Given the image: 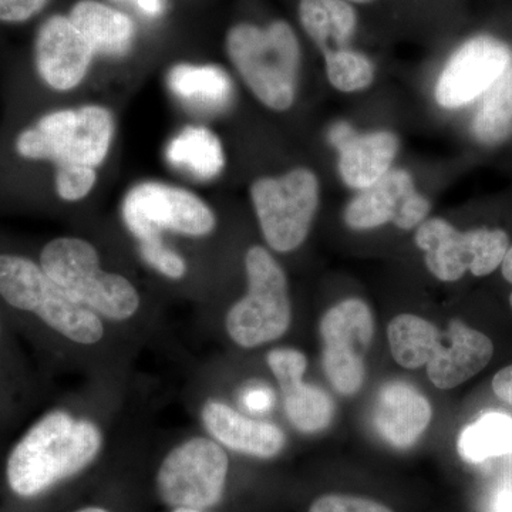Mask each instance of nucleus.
<instances>
[{"mask_svg": "<svg viewBox=\"0 0 512 512\" xmlns=\"http://www.w3.org/2000/svg\"><path fill=\"white\" fill-rule=\"evenodd\" d=\"M103 420L80 409L50 410L12 448L6 463L10 490L23 498L47 493L96 463L106 447Z\"/></svg>", "mask_w": 512, "mask_h": 512, "instance_id": "f257e3e1", "label": "nucleus"}, {"mask_svg": "<svg viewBox=\"0 0 512 512\" xmlns=\"http://www.w3.org/2000/svg\"><path fill=\"white\" fill-rule=\"evenodd\" d=\"M39 264L60 288L110 326L130 325L143 311V296L126 275L107 271L99 249L82 237L47 242Z\"/></svg>", "mask_w": 512, "mask_h": 512, "instance_id": "f03ea898", "label": "nucleus"}, {"mask_svg": "<svg viewBox=\"0 0 512 512\" xmlns=\"http://www.w3.org/2000/svg\"><path fill=\"white\" fill-rule=\"evenodd\" d=\"M0 296L12 308L35 315L77 348L96 349L109 338V323L74 301L39 262L26 256L0 255Z\"/></svg>", "mask_w": 512, "mask_h": 512, "instance_id": "7ed1b4c3", "label": "nucleus"}, {"mask_svg": "<svg viewBox=\"0 0 512 512\" xmlns=\"http://www.w3.org/2000/svg\"><path fill=\"white\" fill-rule=\"evenodd\" d=\"M114 117L101 104H83L50 111L20 131L15 148L20 157L49 161L55 173L97 170L109 157L114 140Z\"/></svg>", "mask_w": 512, "mask_h": 512, "instance_id": "20e7f679", "label": "nucleus"}, {"mask_svg": "<svg viewBox=\"0 0 512 512\" xmlns=\"http://www.w3.org/2000/svg\"><path fill=\"white\" fill-rule=\"evenodd\" d=\"M227 53L256 99L271 110L291 109L301 49L289 23L276 20L266 28L239 23L229 29Z\"/></svg>", "mask_w": 512, "mask_h": 512, "instance_id": "39448f33", "label": "nucleus"}, {"mask_svg": "<svg viewBox=\"0 0 512 512\" xmlns=\"http://www.w3.org/2000/svg\"><path fill=\"white\" fill-rule=\"evenodd\" d=\"M247 293L229 308L225 330L235 345L256 349L276 342L292 323L285 271L268 249L254 245L245 255Z\"/></svg>", "mask_w": 512, "mask_h": 512, "instance_id": "423d86ee", "label": "nucleus"}, {"mask_svg": "<svg viewBox=\"0 0 512 512\" xmlns=\"http://www.w3.org/2000/svg\"><path fill=\"white\" fill-rule=\"evenodd\" d=\"M227 450L207 434L187 437L165 454L156 474L161 503L207 511L221 503L227 487Z\"/></svg>", "mask_w": 512, "mask_h": 512, "instance_id": "0eeeda50", "label": "nucleus"}, {"mask_svg": "<svg viewBox=\"0 0 512 512\" xmlns=\"http://www.w3.org/2000/svg\"><path fill=\"white\" fill-rule=\"evenodd\" d=\"M121 218L136 242L165 234L200 239L217 228V215L200 195L161 181L134 185L124 195Z\"/></svg>", "mask_w": 512, "mask_h": 512, "instance_id": "6e6552de", "label": "nucleus"}, {"mask_svg": "<svg viewBox=\"0 0 512 512\" xmlns=\"http://www.w3.org/2000/svg\"><path fill=\"white\" fill-rule=\"evenodd\" d=\"M259 228L275 252L295 251L311 231L319 205V183L308 168H295L279 177L258 178L251 185Z\"/></svg>", "mask_w": 512, "mask_h": 512, "instance_id": "1a4fd4ad", "label": "nucleus"}, {"mask_svg": "<svg viewBox=\"0 0 512 512\" xmlns=\"http://www.w3.org/2000/svg\"><path fill=\"white\" fill-rule=\"evenodd\" d=\"M416 244L426 254L431 274L440 281L456 282L467 271L474 276L493 274L510 248V238L503 229L460 232L441 218H431L419 225Z\"/></svg>", "mask_w": 512, "mask_h": 512, "instance_id": "9d476101", "label": "nucleus"}, {"mask_svg": "<svg viewBox=\"0 0 512 512\" xmlns=\"http://www.w3.org/2000/svg\"><path fill=\"white\" fill-rule=\"evenodd\" d=\"M322 365L329 383L343 396H352L365 383L367 350L375 335V320L362 299H346L330 308L319 325Z\"/></svg>", "mask_w": 512, "mask_h": 512, "instance_id": "9b49d317", "label": "nucleus"}, {"mask_svg": "<svg viewBox=\"0 0 512 512\" xmlns=\"http://www.w3.org/2000/svg\"><path fill=\"white\" fill-rule=\"evenodd\" d=\"M512 62L510 47L493 36H476L456 50L441 72L436 100L457 109L483 96Z\"/></svg>", "mask_w": 512, "mask_h": 512, "instance_id": "f8f14e48", "label": "nucleus"}, {"mask_svg": "<svg viewBox=\"0 0 512 512\" xmlns=\"http://www.w3.org/2000/svg\"><path fill=\"white\" fill-rule=\"evenodd\" d=\"M429 211L430 202L417 192L412 175L390 168L350 201L345 222L357 231L382 227L387 222L410 231L426 220Z\"/></svg>", "mask_w": 512, "mask_h": 512, "instance_id": "ddd939ff", "label": "nucleus"}, {"mask_svg": "<svg viewBox=\"0 0 512 512\" xmlns=\"http://www.w3.org/2000/svg\"><path fill=\"white\" fill-rule=\"evenodd\" d=\"M94 52L69 16H50L37 32L35 63L40 79L55 92L66 93L84 82Z\"/></svg>", "mask_w": 512, "mask_h": 512, "instance_id": "4468645a", "label": "nucleus"}, {"mask_svg": "<svg viewBox=\"0 0 512 512\" xmlns=\"http://www.w3.org/2000/svg\"><path fill=\"white\" fill-rule=\"evenodd\" d=\"M266 365L281 387L286 419L305 434L328 429L335 417V403L325 390L303 382L308 359L301 350L276 348L266 356Z\"/></svg>", "mask_w": 512, "mask_h": 512, "instance_id": "2eb2a0df", "label": "nucleus"}, {"mask_svg": "<svg viewBox=\"0 0 512 512\" xmlns=\"http://www.w3.org/2000/svg\"><path fill=\"white\" fill-rule=\"evenodd\" d=\"M200 421L207 436L225 450L244 456L269 460L281 454L286 446V434L281 427L252 419L222 400H205L200 407Z\"/></svg>", "mask_w": 512, "mask_h": 512, "instance_id": "dca6fc26", "label": "nucleus"}, {"mask_svg": "<svg viewBox=\"0 0 512 512\" xmlns=\"http://www.w3.org/2000/svg\"><path fill=\"white\" fill-rule=\"evenodd\" d=\"M493 355L494 345L488 336L463 320L453 319L426 365L427 376L439 389H453L480 373Z\"/></svg>", "mask_w": 512, "mask_h": 512, "instance_id": "f3484780", "label": "nucleus"}, {"mask_svg": "<svg viewBox=\"0 0 512 512\" xmlns=\"http://www.w3.org/2000/svg\"><path fill=\"white\" fill-rule=\"evenodd\" d=\"M329 140L339 150V171L343 181L357 190L380 180L392 167L399 150V141L394 134L387 131L357 134L346 123L333 126Z\"/></svg>", "mask_w": 512, "mask_h": 512, "instance_id": "a211bd4d", "label": "nucleus"}, {"mask_svg": "<svg viewBox=\"0 0 512 512\" xmlns=\"http://www.w3.org/2000/svg\"><path fill=\"white\" fill-rule=\"evenodd\" d=\"M431 417L429 400L412 384L387 383L377 393L373 424L377 434L394 448L414 446L429 427Z\"/></svg>", "mask_w": 512, "mask_h": 512, "instance_id": "6ab92c4d", "label": "nucleus"}, {"mask_svg": "<svg viewBox=\"0 0 512 512\" xmlns=\"http://www.w3.org/2000/svg\"><path fill=\"white\" fill-rule=\"evenodd\" d=\"M69 19L92 46L94 55H127L136 39L133 19L99 0H79Z\"/></svg>", "mask_w": 512, "mask_h": 512, "instance_id": "aec40b11", "label": "nucleus"}, {"mask_svg": "<svg viewBox=\"0 0 512 512\" xmlns=\"http://www.w3.org/2000/svg\"><path fill=\"white\" fill-rule=\"evenodd\" d=\"M299 18L325 55L348 49L355 35L356 12L346 0H301Z\"/></svg>", "mask_w": 512, "mask_h": 512, "instance_id": "412c9836", "label": "nucleus"}, {"mask_svg": "<svg viewBox=\"0 0 512 512\" xmlns=\"http://www.w3.org/2000/svg\"><path fill=\"white\" fill-rule=\"evenodd\" d=\"M167 158L174 167L198 180H212L225 167L220 138L201 126L183 128L168 144Z\"/></svg>", "mask_w": 512, "mask_h": 512, "instance_id": "4be33fe9", "label": "nucleus"}, {"mask_svg": "<svg viewBox=\"0 0 512 512\" xmlns=\"http://www.w3.org/2000/svg\"><path fill=\"white\" fill-rule=\"evenodd\" d=\"M168 87L178 99L212 110L227 106L232 94L228 74L211 64H177L168 73Z\"/></svg>", "mask_w": 512, "mask_h": 512, "instance_id": "5701e85b", "label": "nucleus"}, {"mask_svg": "<svg viewBox=\"0 0 512 512\" xmlns=\"http://www.w3.org/2000/svg\"><path fill=\"white\" fill-rule=\"evenodd\" d=\"M387 338L397 365L413 370L429 363L439 348L443 333L420 316L400 315L390 322Z\"/></svg>", "mask_w": 512, "mask_h": 512, "instance_id": "b1692460", "label": "nucleus"}, {"mask_svg": "<svg viewBox=\"0 0 512 512\" xmlns=\"http://www.w3.org/2000/svg\"><path fill=\"white\" fill-rule=\"evenodd\" d=\"M457 450L467 463L480 464L512 453V419L504 413H485L461 431Z\"/></svg>", "mask_w": 512, "mask_h": 512, "instance_id": "393cba45", "label": "nucleus"}, {"mask_svg": "<svg viewBox=\"0 0 512 512\" xmlns=\"http://www.w3.org/2000/svg\"><path fill=\"white\" fill-rule=\"evenodd\" d=\"M474 136L488 146L512 136V62L483 94L473 121Z\"/></svg>", "mask_w": 512, "mask_h": 512, "instance_id": "a878e982", "label": "nucleus"}, {"mask_svg": "<svg viewBox=\"0 0 512 512\" xmlns=\"http://www.w3.org/2000/svg\"><path fill=\"white\" fill-rule=\"evenodd\" d=\"M329 82L342 92H357L373 82L375 69L369 59L355 50L343 49L325 55Z\"/></svg>", "mask_w": 512, "mask_h": 512, "instance_id": "bb28decb", "label": "nucleus"}, {"mask_svg": "<svg viewBox=\"0 0 512 512\" xmlns=\"http://www.w3.org/2000/svg\"><path fill=\"white\" fill-rule=\"evenodd\" d=\"M137 251L148 268L171 282L187 278L188 262L181 252L171 247L164 237H154L137 241Z\"/></svg>", "mask_w": 512, "mask_h": 512, "instance_id": "cd10ccee", "label": "nucleus"}, {"mask_svg": "<svg viewBox=\"0 0 512 512\" xmlns=\"http://www.w3.org/2000/svg\"><path fill=\"white\" fill-rule=\"evenodd\" d=\"M309 512H393L386 505L369 500V498L353 497V495L328 494L313 501Z\"/></svg>", "mask_w": 512, "mask_h": 512, "instance_id": "c85d7f7f", "label": "nucleus"}, {"mask_svg": "<svg viewBox=\"0 0 512 512\" xmlns=\"http://www.w3.org/2000/svg\"><path fill=\"white\" fill-rule=\"evenodd\" d=\"M50 0H0V22L23 23L46 8Z\"/></svg>", "mask_w": 512, "mask_h": 512, "instance_id": "c756f323", "label": "nucleus"}, {"mask_svg": "<svg viewBox=\"0 0 512 512\" xmlns=\"http://www.w3.org/2000/svg\"><path fill=\"white\" fill-rule=\"evenodd\" d=\"M239 402L247 412L266 413L275 406V393L266 384H249L239 393Z\"/></svg>", "mask_w": 512, "mask_h": 512, "instance_id": "7c9ffc66", "label": "nucleus"}, {"mask_svg": "<svg viewBox=\"0 0 512 512\" xmlns=\"http://www.w3.org/2000/svg\"><path fill=\"white\" fill-rule=\"evenodd\" d=\"M495 396L512 407V365L501 369L493 379Z\"/></svg>", "mask_w": 512, "mask_h": 512, "instance_id": "2f4dec72", "label": "nucleus"}, {"mask_svg": "<svg viewBox=\"0 0 512 512\" xmlns=\"http://www.w3.org/2000/svg\"><path fill=\"white\" fill-rule=\"evenodd\" d=\"M490 512H512V487L505 485L493 495Z\"/></svg>", "mask_w": 512, "mask_h": 512, "instance_id": "473e14b6", "label": "nucleus"}, {"mask_svg": "<svg viewBox=\"0 0 512 512\" xmlns=\"http://www.w3.org/2000/svg\"><path fill=\"white\" fill-rule=\"evenodd\" d=\"M138 9L148 16H158L163 10V0H134Z\"/></svg>", "mask_w": 512, "mask_h": 512, "instance_id": "72a5a7b5", "label": "nucleus"}, {"mask_svg": "<svg viewBox=\"0 0 512 512\" xmlns=\"http://www.w3.org/2000/svg\"><path fill=\"white\" fill-rule=\"evenodd\" d=\"M501 271H503L505 281L512 285V247L505 252L503 262H501Z\"/></svg>", "mask_w": 512, "mask_h": 512, "instance_id": "f704fd0d", "label": "nucleus"}, {"mask_svg": "<svg viewBox=\"0 0 512 512\" xmlns=\"http://www.w3.org/2000/svg\"><path fill=\"white\" fill-rule=\"evenodd\" d=\"M76 512H111V511L106 510V508H103V507H97V505H92V507H84V508H82V510H79Z\"/></svg>", "mask_w": 512, "mask_h": 512, "instance_id": "c9c22d12", "label": "nucleus"}, {"mask_svg": "<svg viewBox=\"0 0 512 512\" xmlns=\"http://www.w3.org/2000/svg\"><path fill=\"white\" fill-rule=\"evenodd\" d=\"M171 512H207L201 510H191V508H174Z\"/></svg>", "mask_w": 512, "mask_h": 512, "instance_id": "e433bc0d", "label": "nucleus"}, {"mask_svg": "<svg viewBox=\"0 0 512 512\" xmlns=\"http://www.w3.org/2000/svg\"><path fill=\"white\" fill-rule=\"evenodd\" d=\"M346 2H353V3H369V2H373V0H346Z\"/></svg>", "mask_w": 512, "mask_h": 512, "instance_id": "4c0bfd02", "label": "nucleus"}, {"mask_svg": "<svg viewBox=\"0 0 512 512\" xmlns=\"http://www.w3.org/2000/svg\"><path fill=\"white\" fill-rule=\"evenodd\" d=\"M510 303H511V308H512V292H511V296H510Z\"/></svg>", "mask_w": 512, "mask_h": 512, "instance_id": "58836bf2", "label": "nucleus"}]
</instances>
